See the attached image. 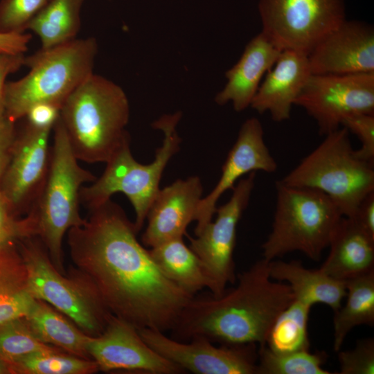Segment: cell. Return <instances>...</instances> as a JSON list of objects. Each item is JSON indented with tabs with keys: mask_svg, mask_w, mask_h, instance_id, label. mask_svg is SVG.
I'll return each instance as SVG.
<instances>
[{
	"mask_svg": "<svg viewBox=\"0 0 374 374\" xmlns=\"http://www.w3.org/2000/svg\"><path fill=\"white\" fill-rule=\"evenodd\" d=\"M130 105L123 89L89 75L64 101L60 119L78 161L106 163L127 139Z\"/></svg>",
	"mask_w": 374,
	"mask_h": 374,
	"instance_id": "3",
	"label": "cell"
},
{
	"mask_svg": "<svg viewBox=\"0 0 374 374\" xmlns=\"http://www.w3.org/2000/svg\"><path fill=\"white\" fill-rule=\"evenodd\" d=\"M60 108L51 104H37L27 112L26 122L40 128H53L60 117Z\"/></svg>",
	"mask_w": 374,
	"mask_h": 374,
	"instance_id": "37",
	"label": "cell"
},
{
	"mask_svg": "<svg viewBox=\"0 0 374 374\" xmlns=\"http://www.w3.org/2000/svg\"><path fill=\"white\" fill-rule=\"evenodd\" d=\"M51 0H0V33H23Z\"/></svg>",
	"mask_w": 374,
	"mask_h": 374,
	"instance_id": "32",
	"label": "cell"
},
{
	"mask_svg": "<svg viewBox=\"0 0 374 374\" xmlns=\"http://www.w3.org/2000/svg\"><path fill=\"white\" fill-rule=\"evenodd\" d=\"M338 352L339 374L374 373V339L359 340L356 346Z\"/></svg>",
	"mask_w": 374,
	"mask_h": 374,
	"instance_id": "34",
	"label": "cell"
},
{
	"mask_svg": "<svg viewBox=\"0 0 374 374\" xmlns=\"http://www.w3.org/2000/svg\"><path fill=\"white\" fill-rule=\"evenodd\" d=\"M326 355L310 350L275 353L266 346L258 351L257 374H332L323 368Z\"/></svg>",
	"mask_w": 374,
	"mask_h": 374,
	"instance_id": "30",
	"label": "cell"
},
{
	"mask_svg": "<svg viewBox=\"0 0 374 374\" xmlns=\"http://www.w3.org/2000/svg\"><path fill=\"white\" fill-rule=\"evenodd\" d=\"M341 126L355 134L361 142V147L355 150L360 159L374 164V114L359 113L346 117Z\"/></svg>",
	"mask_w": 374,
	"mask_h": 374,
	"instance_id": "35",
	"label": "cell"
},
{
	"mask_svg": "<svg viewBox=\"0 0 374 374\" xmlns=\"http://www.w3.org/2000/svg\"><path fill=\"white\" fill-rule=\"evenodd\" d=\"M145 341L163 357L196 374H257L256 344H220L216 346L206 338L181 341L163 332L138 329Z\"/></svg>",
	"mask_w": 374,
	"mask_h": 374,
	"instance_id": "13",
	"label": "cell"
},
{
	"mask_svg": "<svg viewBox=\"0 0 374 374\" xmlns=\"http://www.w3.org/2000/svg\"><path fill=\"white\" fill-rule=\"evenodd\" d=\"M57 348L41 341L25 317L0 324V359L6 365L27 355Z\"/></svg>",
	"mask_w": 374,
	"mask_h": 374,
	"instance_id": "31",
	"label": "cell"
},
{
	"mask_svg": "<svg viewBox=\"0 0 374 374\" xmlns=\"http://www.w3.org/2000/svg\"><path fill=\"white\" fill-rule=\"evenodd\" d=\"M33 236H37L33 211L30 210L24 217H17L0 191V250Z\"/></svg>",
	"mask_w": 374,
	"mask_h": 374,
	"instance_id": "33",
	"label": "cell"
},
{
	"mask_svg": "<svg viewBox=\"0 0 374 374\" xmlns=\"http://www.w3.org/2000/svg\"><path fill=\"white\" fill-rule=\"evenodd\" d=\"M368 234L374 238V192L368 194L359 204L353 217Z\"/></svg>",
	"mask_w": 374,
	"mask_h": 374,
	"instance_id": "39",
	"label": "cell"
},
{
	"mask_svg": "<svg viewBox=\"0 0 374 374\" xmlns=\"http://www.w3.org/2000/svg\"><path fill=\"white\" fill-rule=\"evenodd\" d=\"M24 53H0V117L5 114V87L7 77L25 65Z\"/></svg>",
	"mask_w": 374,
	"mask_h": 374,
	"instance_id": "38",
	"label": "cell"
},
{
	"mask_svg": "<svg viewBox=\"0 0 374 374\" xmlns=\"http://www.w3.org/2000/svg\"><path fill=\"white\" fill-rule=\"evenodd\" d=\"M308 57L313 74L373 73V27L345 19L315 45Z\"/></svg>",
	"mask_w": 374,
	"mask_h": 374,
	"instance_id": "17",
	"label": "cell"
},
{
	"mask_svg": "<svg viewBox=\"0 0 374 374\" xmlns=\"http://www.w3.org/2000/svg\"><path fill=\"white\" fill-rule=\"evenodd\" d=\"M328 248L319 269L332 278L346 281L374 271V238L353 219L341 217Z\"/></svg>",
	"mask_w": 374,
	"mask_h": 374,
	"instance_id": "21",
	"label": "cell"
},
{
	"mask_svg": "<svg viewBox=\"0 0 374 374\" xmlns=\"http://www.w3.org/2000/svg\"><path fill=\"white\" fill-rule=\"evenodd\" d=\"M15 123L5 115L0 117V186L8 166L16 136Z\"/></svg>",
	"mask_w": 374,
	"mask_h": 374,
	"instance_id": "36",
	"label": "cell"
},
{
	"mask_svg": "<svg viewBox=\"0 0 374 374\" xmlns=\"http://www.w3.org/2000/svg\"><path fill=\"white\" fill-rule=\"evenodd\" d=\"M311 74L307 54L282 51L267 72L250 107L261 114L268 112L275 122L289 120L292 107Z\"/></svg>",
	"mask_w": 374,
	"mask_h": 374,
	"instance_id": "19",
	"label": "cell"
},
{
	"mask_svg": "<svg viewBox=\"0 0 374 374\" xmlns=\"http://www.w3.org/2000/svg\"><path fill=\"white\" fill-rule=\"evenodd\" d=\"M256 173L252 172L240 179L233 188L229 201L217 207L215 220L206 224L195 238L188 237L189 247L202 264L208 288L213 297L222 296L228 283L236 279L233 252L237 226L249 205Z\"/></svg>",
	"mask_w": 374,
	"mask_h": 374,
	"instance_id": "11",
	"label": "cell"
},
{
	"mask_svg": "<svg viewBox=\"0 0 374 374\" xmlns=\"http://www.w3.org/2000/svg\"><path fill=\"white\" fill-rule=\"evenodd\" d=\"M280 181L323 193L348 217H353L361 202L374 192L373 166L355 155L344 127L325 135Z\"/></svg>",
	"mask_w": 374,
	"mask_h": 374,
	"instance_id": "8",
	"label": "cell"
},
{
	"mask_svg": "<svg viewBox=\"0 0 374 374\" xmlns=\"http://www.w3.org/2000/svg\"><path fill=\"white\" fill-rule=\"evenodd\" d=\"M203 191L200 178L177 179L159 190L147 215V226L141 242L152 248L166 241L183 238L195 221Z\"/></svg>",
	"mask_w": 374,
	"mask_h": 374,
	"instance_id": "18",
	"label": "cell"
},
{
	"mask_svg": "<svg viewBox=\"0 0 374 374\" xmlns=\"http://www.w3.org/2000/svg\"><path fill=\"white\" fill-rule=\"evenodd\" d=\"M88 352L99 371L147 374H181L186 371L161 356L141 337L138 329L112 315L104 331L92 337Z\"/></svg>",
	"mask_w": 374,
	"mask_h": 374,
	"instance_id": "15",
	"label": "cell"
},
{
	"mask_svg": "<svg viewBox=\"0 0 374 374\" xmlns=\"http://www.w3.org/2000/svg\"><path fill=\"white\" fill-rule=\"evenodd\" d=\"M89 212L66 233L73 266L112 314L137 329L170 330L194 296L162 272L120 205L110 199Z\"/></svg>",
	"mask_w": 374,
	"mask_h": 374,
	"instance_id": "1",
	"label": "cell"
},
{
	"mask_svg": "<svg viewBox=\"0 0 374 374\" xmlns=\"http://www.w3.org/2000/svg\"><path fill=\"white\" fill-rule=\"evenodd\" d=\"M52 130L26 121L22 130L17 132L0 191L17 217L30 211L44 184L50 164Z\"/></svg>",
	"mask_w": 374,
	"mask_h": 374,
	"instance_id": "14",
	"label": "cell"
},
{
	"mask_svg": "<svg viewBox=\"0 0 374 374\" xmlns=\"http://www.w3.org/2000/svg\"><path fill=\"white\" fill-rule=\"evenodd\" d=\"M35 299L17 242L0 250V324L26 317Z\"/></svg>",
	"mask_w": 374,
	"mask_h": 374,
	"instance_id": "24",
	"label": "cell"
},
{
	"mask_svg": "<svg viewBox=\"0 0 374 374\" xmlns=\"http://www.w3.org/2000/svg\"><path fill=\"white\" fill-rule=\"evenodd\" d=\"M271 230L262 244L267 261L300 251L319 261L343 216L332 199L317 190L276 182Z\"/></svg>",
	"mask_w": 374,
	"mask_h": 374,
	"instance_id": "7",
	"label": "cell"
},
{
	"mask_svg": "<svg viewBox=\"0 0 374 374\" xmlns=\"http://www.w3.org/2000/svg\"><path fill=\"white\" fill-rule=\"evenodd\" d=\"M7 371L18 374H93L96 362L55 348L37 351L6 365Z\"/></svg>",
	"mask_w": 374,
	"mask_h": 374,
	"instance_id": "29",
	"label": "cell"
},
{
	"mask_svg": "<svg viewBox=\"0 0 374 374\" xmlns=\"http://www.w3.org/2000/svg\"><path fill=\"white\" fill-rule=\"evenodd\" d=\"M26 266L30 291L91 337L100 335L112 315L93 287L71 265L66 274L53 264L37 236L17 242Z\"/></svg>",
	"mask_w": 374,
	"mask_h": 374,
	"instance_id": "9",
	"label": "cell"
},
{
	"mask_svg": "<svg viewBox=\"0 0 374 374\" xmlns=\"http://www.w3.org/2000/svg\"><path fill=\"white\" fill-rule=\"evenodd\" d=\"M277 168V163L265 142L260 121L256 117L247 119L228 153L217 183L199 202L195 220L197 222L195 235L212 221L220 197L228 190L233 189L242 176L257 171L272 173Z\"/></svg>",
	"mask_w": 374,
	"mask_h": 374,
	"instance_id": "16",
	"label": "cell"
},
{
	"mask_svg": "<svg viewBox=\"0 0 374 374\" xmlns=\"http://www.w3.org/2000/svg\"><path fill=\"white\" fill-rule=\"evenodd\" d=\"M311 308L294 299L273 323L265 346L280 353L309 350L308 323Z\"/></svg>",
	"mask_w": 374,
	"mask_h": 374,
	"instance_id": "28",
	"label": "cell"
},
{
	"mask_svg": "<svg viewBox=\"0 0 374 374\" xmlns=\"http://www.w3.org/2000/svg\"><path fill=\"white\" fill-rule=\"evenodd\" d=\"M4 371H7V369L6 368V366L2 362V361L0 359V373H5Z\"/></svg>",
	"mask_w": 374,
	"mask_h": 374,
	"instance_id": "40",
	"label": "cell"
},
{
	"mask_svg": "<svg viewBox=\"0 0 374 374\" xmlns=\"http://www.w3.org/2000/svg\"><path fill=\"white\" fill-rule=\"evenodd\" d=\"M150 253L162 272L188 294L195 296L208 288V279L201 261L184 242L175 238L149 249Z\"/></svg>",
	"mask_w": 374,
	"mask_h": 374,
	"instance_id": "25",
	"label": "cell"
},
{
	"mask_svg": "<svg viewBox=\"0 0 374 374\" xmlns=\"http://www.w3.org/2000/svg\"><path fill=\"white\" fill-rule=\"evenodd\" d=\"M281 51L262 32L253 37L237 63L226 72L227 82L216 95L215 103L220 105L231 103L236 112L250 107L263 75L274 65Z\"/></svg>",
	"mask_w": 374,
	"mask_h": 374,
	"instance_id": "20",
	"label": "cell"
},
{
	"mask_svg": "<svg viewBox=\"0 0 374 374\" xmlns=\"http://www.w3.org/2000/svg\"><path fill=\"white\" fill-rule=\"evenodd\" d=\"M53 132L48 174L30 210L36 217L37 237L56 269L66 274L63 238L71 228L83 223L84 219L79 212L80 190L85 183H92L97 177L79 165L60 117Z\"/></svg>",
	"mask_w": 374,
	"mask_h": 374,
	"instance_id": "6",
	"label": "cell"
},
{
	"mask_svg": "<svg viewBox=\"0 0 374 374\" xmlns=\"http://www.w3.org/2000/svg\"><path fill=\"white\" fill-rule=\"evenodd\" d=\"M262 31L280 51L307 55L345 19L344 0H260Z\"/></svg>",
	"mask_w": 374,
	"mask_h": 374,
	"instance_id": "10",
	"label": "cell"
},
{
	"mask_svg": "<svg viewBox=\"0 0 374 374\" xmlns=\"http://www.w3.org/2000/svg\"><path fill=\"white\" fill-rule=\"evenodd\" d=\"M25 318L43 343L71 355L92 359L88 352V344L92 337L45 301L36 299Z\"/></svg>",
	"mask_w": 374,
	"mask_h": 374,
	"instance_id": "23",
	"label": "cell"
},
{
	"mask_svg": "<svg viewBox=\"0 0 374 374\" xmlns=\"http://www.w3.org/2000/svg\"><path fill=\"white\" fill-rule=\"evenodd\" d=\"M272 280L269 261L262 258L238 275V284L229 292L219 297L194 296L170 330L171 337L265 346L273 323L294 299L287 283Z\"/></svg>",
	"mask_w": 374,
	"mask_h": 374,
	"instance_id": "2",
	"label": "cell"
},
{
	"mask_svg": "<svg viewBox=\"0 0 374 374\" xmlns=\"http://www.w3.org/2000/svg\"><path fill=\"white\" fill-rule=\"evenodd\" d=\"M269 273L273 280L290 287L294 299L312 307L323 303L335 312L341 306L346 294V281L335 279L319 268L307 269L298 260L269 261Z\"/></svg>",
	"mask_w": 374,
	"mask_h": 374,
	"instance_id": "22",
	"label": "cell"
},
{
	"mask_svg": "<svg viewBox=\"0 0 374 374\" xmlns=\"http://www.w3.org/2000/svg\"><path fill=\"white\" fill-rule=\"evenodd\" d=\"M98 44L93 37L75 39L26 57L28 73L6 82L5 114L16 123L37 104L61 109L67 98L93 73Z\"/></svg>",
	"mask_w": 374,
	"mask_h": 374,
	"instance_id": "4",
	"label": "cell"
},
{
	"mask_svg": "<svg viewBox=\"0 0 374 374\" xmlns=\"http://www.w3.org/2000/svg\"><path fill=\"white\" fill-rule=\"evenodd\" d=\"M84 0H51L30 22L27 30L39 38L42 49L75 39L80 28Z\"/></svg>",
	"mask_w": 374,
	"mask_h": 374,
	"instance_id": "27",
	"label": "cell"
},
{
	"mask_svg": "<svg viewBox=\"0 0 374 374\" xmlns=\"http://www.w3.org/2000/svg\"><path fill=\"white\" fill-rule=\"evenodd\" d=\"M181 117V113L178 112L165 114L153 123L154 128L162 131L163 140L156 151L154 159L148 164L140 163L134 158L130 139L126 140L106 162L101 176L91 185L82 187L80 203L89 210L110 199L115 193H123L134 209V224L139 233L160 190L164 169L179 150L181 139L177 126Z\"/></svg>",
	"mask_w": 374,
	"mask_h": 374,
	"instance_id": "5",
	"label": "cell"
},
{
	"mask_svg": "<svg viewBox=\"0 0 374 374\" xmlns=\"http://www.w3.org/2000/svg\"><path fill=\"white\" fill-rule=\"evenodd\" d=\"M346 303L333 317V348L337 352L354 328L374 325V271L346 280Z\"/></svg>",
	"mask_w": 374,
	"mask_h": 374,
	"instance_id": "26",
	"label": "cell"
},
{
	"mask_svg": "<svg viewBox=\"0 0 374 374\" xmlns=\"http://www.w3.org/2000/svg\"><path fill=\"white\" fill-rule=\"evenodd\" d=\"M294 105L303 108L325 136L339 129L348 116L374 114V72L312 73Z\"/></svg>",
	"mask_w": 374,
	"mask_h": 374,
	"instance_id": "12",
	"label": "cell"
}]
</instances>
